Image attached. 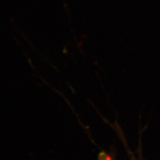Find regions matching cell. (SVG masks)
Segmentation results:
<instances>
[{"label":"cell","instance_id":"1","mask_svg":"<svg viewBox=\"0 0 160 160\" xmlns=\"http://www.w3.org/2000/svg\"><path fill=\"white\" fill-rule=\"evenodd\" d=\"M99 160H113L112 158L105 152H101L99 155Z\"/></svg>","mask_w":160,"mask_h":160}]
</instances>
